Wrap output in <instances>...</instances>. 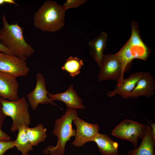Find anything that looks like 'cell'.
I'll return each instance as SVG.
<instances>
[{"label":"cell","instance_id":"obj_19","mask_svg":"<svg viewBox=\"0 0 155 155\" xmlns=\"http://www.w3.org/2000/svg\"><path fill=\"white\" fill-rule=\"evenodd\" d=\"M26 133L29 141L32 146H36L44 142L47 136V129L41 124L33 128L26 127Z\"/></svg>","mask_w":155,"mask_h":155},{"label":"cell","instance_id":"obj_2","mask_svg":"<svg viewBox=\"0 0 155 155\" xmlns=\"http://www.w3.org/2000/svg\"><path fill=\"white\" fill-rule=\"evenodd\" d=\"M76 109L68 108L65 113L55 121L53 134L58 138L56 145L48 146L42 150L43 154L50 155H63L67 142L75 135L76 130L73 129V119L78 115Z\"/></svg>","mask_w":155,"mask_h":155},{"label":"cell","instance_id":"obj_22","mask_svg":"<svg viewBox=\"0 0 155 155\" xmlns=\"http://www.w3.org/2000/svg\"><path fill=\"white\" fill-rule=\"evenodd\" d=\"M14 147L13 141H0V155H3L7 150Z\"/></svg>","mask_w":155,"mask_h":155},{"label":"cell","instance_id":"obj_26","mask_svg":"<svg viewBox=\"0 0 155 155\" xmlns=\"http://www.w3.org/2000/svg\"><path fill=\"white\" fill-rule=\"evenodd\" d=\"M151 126V134L152 138L155 142V123H151L149 122Z\"/></svg>","mask_w":155,"mask_h":155},{"label":"cell","instance_id":"obj_4","mask_svg":"<svg viewBox=\"0 0 155 155\" xmlns=\"http://www.w3.org/2000/svg\"><path fill=\"white\" fill-rule=\"evenodd\" d=\"M65 16L61 5L55 1L47 0L35 13L34 25L42 31L55 32L64 26Z\"/></svg>","mask_w":155,"mask_h":155},{"label":"cell","instance_id":"obj_16","mask_svg":"<svg viewBox=\"0 0 155 155\" xmlns=\"http://www.w3.org/2000/svg\"><path fill=\"white\" fill-rule=\"evenodd\" d=\"M92 142L96 143L100 152L102 155L118 154V143L106 134L99 133Z\"/></svg>","mask_w":155,"mask_h":155},{"label":"cell","instance_id":"obj_6","mask_svg":"<svg viewBox=\"0 0 155 155\" xmlns=\"http://www.w3.org/2000/svg\"><path fill=\"white\" fill-rule=\"evenodd\" d=\"M147 125L129 119L122 121L112 131L111 134L117 138L125 139L131 142L135 148L140 138H143Z\"/></svg>","mask_w":155,"mask_h":155},{"label":"cell","instance_id":"obj_18","mask_svg":"<svg viewBox=\"0 0 155 155\" xmlns=\"http://www.w3.org/2000/svg\"><path fill=\"white\" fill-rule=\"evenodd\" d=\"M26 127L24 123L19 125L17 130L18 133L17 137L13 140L14 146L21 152L22 155L28 154L30 151L32 150V146L30 144L26 134Z\"/></svg>","mask_w":155,"mask_h":155},{"label":"cell","instance_id":"obj_24","mask_svg":"<svg viewBox=\"0 0 155 155\" xmlns=\"http://www.w3.org/2000/svg\"><path fill=\"white\" fill-rule=\"evenodd\" d=\"M5 115L4 113L2 108V105L0 102V129H1L3 123Z\"/></svg>","mask_w":155,"mask_h":155},{"label":"cell","instance_id":"obj_7","mask_svg":"<svg viewBox=\"0 0 155 155\" xmlns=\"http://www.w3.org/2000/svg\"><path fill=\"white\" fill-rule=\"evenodd\" d=\"M26 60L14 55L0 52V72L16 78L26 76L30 69Z\"/></svg>","mask_w":155,"mask_h":155},{"label":"cell","instance_id":"obj_5","mask_svg":"<svg viewBox=\"0 0 155 155\" xmlns=\"http://www.w3.org/2000/svg\"><path fill=\"white\" fill-rule=\"evenodd\" d=\"M3 112L5 116L11 118L13 122L10 128L12 132L18 130L19 125L24 123L28 127L31 123L29 104L25 97L18 100L11 101L2 99L1 101Z\"/></svg>","mask_w":155,"mask_h":155},{"label":"cell","instance_id":"obj_30","mask_svg":"<svg viewBox=\"0 0 155 155\" xmlns=\"http://www.w3.org/2000/svg\"><path fill=\"white\" fill-rule=\"evenodd\" d=\"M30 155L29 154H26V155Z\"/></svg>","mask_w":155,"mask_h":155},{"label":"cell","instance_id":"obj_20","mask_svg":"<svg viewBox=\"0 0 155 155\" xmlns=\"http://www.w3.org/2000/svg\"><path fill=\"white\" fill-rule=\"evenodd\" d=\"M83 65L82 60L77 57L71 56L66 59L61 69L68 73L70 76L73 77L80 73L81 67Z\"/></svg>","mask_w":155,"mask_h":155},{"label":"cell","instance_id":"obj_11","mask_svg":"<svg viewBox=\"0 0 155 155\" xmlns=\"http://www.w3.org/2000/svg\"><path fill=\"white\" fill-rule=\"evenodd\" d=\"M19 87L16 78L0 72V96L2 99L11 101L19 100Z\"/></svg>","mask_w":155,"mask_h":155},{"label":"cell","instance_id":"obj_29","mask_svg":"<svg viewBox=\"0 0 155 155\" xmlns=\"http://www.w3.org/2000/svg\"><path fill=\"white\" fill-rule=\"evenodd\" d=\"M2 99V98H1V97L0 96V102L1 101V100Z\"/></svg>","mask_w":155,"mask_h":155},{"label":"cell","instance_id":"obj_15","mask_svg":"<svg viewBox=\"0 0 155 155\" xmlns=\"http://www.w3.org/2000/svg\"><path fill=\"white\" fill-rule=\"evenodd\" d=\"M107 36V34L103 31L99 36L88 43L90 54L99 67L104 55L103 51L106 47Z\"/></svg>","mask_w":155,"mask_h":155},{"label":"cell","instance_id":"obj_3","mask_svg":"<svg viewBox=\"0 0 155 155\" xmlns=\"http://www.w3.org/2000/svg\"><path fill=\"white\" fill-rule=\"evenodd\" d=\"M132 33L126 43L116 54L122 65L121 83L124 79V74L127 65L134 59L145 61L149 57L150 49L142 40L140 34L138 25L135 21L131 22Z\"/></svg>","mask_w":155,"mask_h":155},{"label":"cell","instance_id":"obj_17","mask_svg":"<svg viewBox=\"0 0 155 155\" xmlns=\"http://www.w3.org/2000/svg\"><path fill=\"white\" fill-rule=\"evenodd\" d=\"M155 142L151 134V126L147 125L145 135L140 146L137 148L129 151L128 155H154V147Z\"/></svg>","mask_w":155,"mask_h":155},{"label":"cell","instance_id":"obj_10","mask_svg":"<svg viewBox=\"0 0 155 155\" xmlns=\"http://www.w3.org/2000/svg\"><path fill=\"white\" fill-rule=\"evenodd\" d=\"M36 83L32 91L27 94V98L30 106L33 110L36 109L39 104H50L53 106L57 105L49 98L46 88L45 78L42 73L38 72L36 75Z\"/></svg>","mask_w":155,"mask_h":155},{"label":"cell","instance_id":"obj_25","mask_svg":"<svg viewBox=\"0 0 155 155\" xmlns=\"http://www.w3.org/2000/svg\"><path fill=\"white\" fill-rule=\"evenodd\" d=\"M0 52L5 53L13 54L11 51L7 48L0 43Z\"/></svg>","mask_w":155,"mask_h":155},{"label":"cell","instance_id":"obj_1","mask_svg":"<svg viewBox=\"0 0 155 155\" xmlns=\"http://www.w3.org/2000/svg\"><path fill=\"white\" fill-rule=\"evenodd\" d=\"M3 26L0 29V43L14 55L26 60L35 51L31 45L26 41L23 28L17 23L9 24L5 14L2 17Z\"/></svg>","mask_w":155,"mask_h":155},{"label":"cell","instance_id":"obj_14","mask_svg":"<svg viewBox=\"0 0 155 155\" xmlns=\"http://www.w3.org/2000/svg\"><path fill=\"white\" fill-rule=\"evenodd\" d=\"M143 73L142 71L133 73L127 78L124 79L120 86H116L113 90L108 92V96L112 97L117 94L123 98H128L130 93L142 76Z\"/></svg>","mask_w":155,"mask_h":155},{"label":"cell","instance_id":"obj_31","mask_svg":"<svg viewBox=\"0 0 155 155\" xmlns=\"http://www.w3.org/2000/svg\"><path fill=\"white\" fill-rule=\"evenodd\" d=\"M0 18H1V17H0Z\"/></svg>","mask_w":155,"mask_h":155},{"label":"cell","instance_id":"obj_21","mask_svg":"<svg viewBox=\"0 0 155 155\" xmlns=\"http://www.w3.org/2000/svg\"><path fill=\"white\" fill-rule=\"evenodd\" d=\"M86 1V0H67L61 6L63 10L65 12L68 9L78 7Z\"/></svg>","mask_w":155,"mask_h":155},{"label":"cell","instance_id":"obj_27","mask_svg":"<svg viewBox=\"0 0 155 155\" xmlns=\"http://www.w3.org/2000/svg\"><path fill=\"white\" fill-rule=\"evenodd\" d=\"M4 1L5 3L18 5L14 0H4Z\"/></svg>","mask_w":155,"mask_h":155},{"label":"cell","instance_id":"obj_8","mask_svg":"<svg viewBox=\"0 0 155 155\" xmlns=\"http://www.w3.org/2000/svg\"><path fill=\"white\" fill-rule=\"evenodd\" d=\"M100 69L98 79L100 82L107 80H115L117 82V86L121 83L122 65L115 54L104 55L102 58Z\"/></svg>","mask_w":155,"mask_h":155},{"label":"cell","instance_id":"obj_23","mask_svg":"<svg viewBox=\"0 0 155 155\" xmlns=\"http://www.w3.org/2000/svg\"><path fill=\"white\" fill-rule=\"evenodd\" d=\"M11 137L0 129V141H9L11 140Z\"/></svg>","mask_w":155,"mask_h":155},{"label":"cell","instance_id":"obj_13","mask_svg":"<svg viewBox=\"0 0 155 155\" xmlns=\"http://www.w3.org/2000/svg\"><path fill=\"white\" fill-rule=\"evenodd\" d=\"M48 96L52 101L56 100L62 101L69 108L76 110L83 109L85 108L82 100L74 90L73 84L70 85L67 90L63 92L54 94L49 93Z\"/></svg>","mask_w":155,"mask_h":155},{"label":"cell","instance_id":"obj_9","mask_svg":"<svg viewBox=\"0 0 155 155\" xmlns=\"http://www.w3.org/2000/svg\"><path fill=\"white\" fill-rule=\"evenodd\" d=\"M73 122L76 127L75 138L72 144L76 147L83 146L87 142H92L99 133L100 128L96 123H91L84 121L78 116Z\"/></svg>","mask_w":155,"mask_h":155},{"label":"cell","instance_id":"obj_12","mask_svg":"<svg viewBox=\"0 0 155 155\" xmlns=\"http://www.w3.org/2000/svg\"><path fill=\"white\" fill-rule=\"evenodd\" d=\"M155 82L153 76L148 71L143 72V74L137 82L128 98L135 99L144 96L150 98L155 94Z\"/></svg>","mask_w":155,"mask_h":155},{"label":"cell","instance_id":"obj_28","mask_svg":"<svg viewBox=\"0 0 155 155\" xmlns=\"http://www.w3.org/2000/svg\"><path fill=\"white\" fill-rule=\"evenodd\" d=\"M5 3L4 0H0V5H3Z\"/></svg>","mask_w":155,"mask_h":155}]
</instances>
